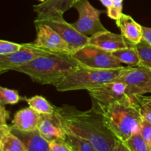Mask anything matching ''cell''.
I'll list each match as a JSON object with an SVG mask.
<instances>
[{"mask_svg": "<svg viewBox=\"0 0 151 151\" xmlns=\"http://www.w3.org/2000/svg\"><path fill=\"white\" fill-rule=\"evenodd\" d=\"M55 113L66 132L86 140L98 151H113L116 138L106 126L103 114L67 104L55 106Z\"/></svg>", "mask_w": 151, "mask_h": 151, "instance_id": "cell-1", "label": "cell"}, {"mask_svg": "<svg viewBox=\"0 0 151 151\" xmlns=\"http://www.w3.org/2000/svg\"><path fill=\"white\" fill-rule=\"evenodd\" d=\"M81 67L72 54L50 53L39 56L13 71L25 74L37 83L55 86L65 77Z\"/></svg>", "mask_w": 151, "mask_h": 151, "instance_id": "cell-2", "label": "cell"}, {"mask_svg": "<svg viewBox=\"0 0 151 151\" xmlns=\"http://www.w3.org/2000/svg\"><path fill=\"white\" fill-rule=\"evenodd\" d=\"M103 116L106 126L120 141L140 133L143 119L136 103L127 94L108 106Z\"/></svg>", "mask_w": 151, "mask_h": 151, "instance_id": "cell-3", "label": "cell"}, {"mask_svg": "<svg viewBox=\"0 0 151 151\" xmlns=\"http://www.w3.org/2000/svg\"><path fill=\"white\" fill-rule=\"evenodd\" d=\"M129 66L115 69H97L81 67L65 77L55 87L58 91L88 90L114 81Z\"/></svg>", "mask_w": 151, "mask_h": 151, "instance_id": "cell-4", "label": "cell"}, {"mask_svg": "<svg viewBox=\"0 0 151 151\" xmlns=\"http://www.w3.org/2000/svg\"><path fill=\"white\" fill-rule=\"evenodd\" d=\"M63 16V13L57 11L38 13L34 23L44 24L55 30L68 43L72 54L88 44L89 37L78 32L72 24L65 20Z\"/></svg>", "mask_w": 151, "mask_h": 151, "instance_id": "cell-5", "label": "cell"}, {"mask_svg": "<svg viewBox=\"0 0 151 151\" xmlns=\"http://www.w3.org/2000/svg\"><path fill=\"white\" fill-rule=\"evenodd\" d=\"M72 55L83 67L97 69H115L128 66H124L123 63H121L111 52L89 44H87Z\"/></svg>", "mask_w": 151, "mask_h": 151, "instance_id": "cell-6", "label": "cell"}, {"mask_svg": "<svg viewBox=\"0 0 151 151\" xmlns=\"http://www.w3.org/2000/svg\"><path fill=\"white\" fill-rule=\"evenodd\" d=\"M73 7L78 10L79 18L72 24L81 34L91 37L98 32L107 30L100 19L103 11L93 7L88 0H79L74 4Z\"/></svg>", "mask_w": 151, "mask_h": 151, "instance_id": "cell-7", "label": "cell"}, {"mask_svg": "<svg viewBox=\"0 0 151 151\" xmlns=\"http://www.w3.org/2000/svg\"><path fill=\"white\" fill-rule=\"evenodd\" d=\"M91 99V109L103 114L108 106L126 95V86L120 81H111L87 90Z\"/></svg>", "mask_w": 151, "mask_h": 151, "instance_id": "cell-8", "label": "cell"}, {"mask_svg": "<svg viewBox=\"0 0 151 151\" xmlns=\"http://www.w3.org/2000/svg\"><path fill=\"white\" fill-rule=\"evenodd\" d=\"M113 81L125 83L129 97L151 93V69L143 66H129Z\"/></svg>", "mask_w": 151, "mask_h": 151, "instance_id": "cell-9", "label": "cell"}, {"mask_svg": "<svg viewBox=\"0 0 151 151\" xmlns=\"http://www.w3.org/2000/svg\"><path fill=\"white\" fill-rule=\"evenodd\" d=\"M36 38L32 42L35 47L53 53L72 54L68 43L50 26L41 23H35Z\"/></svg>", "mask_w": 151, "mask_h": 151, "instance_id": "cell-10", "label": "cell"}, {"mask_svg": "<svg viewBox=\"0 0 151 151\" xmlns=\"http://www.w3.org/2000/svg\"><path fill=\"white\" fill-rule=\"evenodd\" d=\"M50 53L53 52L38 48L32 43L23 44V47L19 51L10 55H0V72L3 73L7 71H13L16 68L27 64L39 56Z\"/></svg>", "mask_w": 151, "mask_h": 151, "instance_id": "cell-11", "label": "cell"}, {"mask_svg": "<svg viewBox=\"0 0 151 151\" xmlns=\"http://www.w3.org/2000/svg\"><path fill=\"white\" fill-rule=\"evenodd\" d=\"M38 130L49 142L55 140L65 141L66 139V132L55 113L41 114Z\"/></svg>", "mask_w": 151, "mask_h": 151, "instance_id": "cell-12", "label": "cell"}, {"mask_svg": "<svg viewBox=\"0 0 151 151\" xmlns=\"http://www.w3.org/2000/svg\"><path fill=\"white\" fill-rule=\"evenodd\" d=\"M88 44L102 49L105 51L113 52L116 50L127 48L131 44L125 39L122 34L114 33L106 30L89 37Z\"/></svg>", "mask_w": 151, "mask_h": 151, "instance_id": "cell-13", "label": "cell"}, {"mask_svg": "<svg viewBox=\"0 0 151 151\" xmlns=\"http://www.w3.org/2000/svg\"><path fill=\"white\" fill-rule=\"evenodd\" d=\"M116 26L127 41L137 45L143 39L142 26L137 23L131 16L122 13L116 21Z\"/></svg>", "mask_w": 151, "mask_h": 151, "instance_id": "cell-14", "label": "cell"}, {"mask_svg": "<svg viewBox=\"0 0 151 151\" xmlns=\"http://www.w3.org/2000/svg\"><path fill=\"white\" fill-rule=\"evenodd\" d=\"M41 114L30 107L24 108L14 115L10 126L22 131H32L38 129Z\"/></svg>", "mask_w": 151, "mask_h": 151, "instance_id": "cell-15", "label": "cell"}, {"mask_svg": "<svg viewBox=\"0 0 151 151\" xmlns=\"http://www.w3.org/2000/svg\"><path fill=\"white\" fill-rule=\"evenodd\" d=\"M10 128L12 132L23 142L27 151H50V142L41 135L38 129L22 131L11 126Z\"/></svg>", "mask_w": 151, "mask_h": 151, "instance_id": "cell-16", "label": "cell"}, {"mask_svg": "<svg viewBox=\"0 0 151 151\" xmlns=\"http://www.w3.org/2000/svg\"><path fill=\"white\" fill-rule=\"evenodd\" d=\"M0 151H27L23 142L8 125H0Z\"/></svg>", "mask_w": 151, "mask_h": 151, "instance_id": "cell-17", "label": "cell"}, {"mask_svg": "<svg viewBox=\"0 0 151 151\" xmlns=\"http://www.w3.org/2000/svg\"><path fill=\"white\" fill-rule=\"evenodd\" d=\"M119 61L128 66H137L141 63V58L136 45L131 44L128 47L111 52Z\"/></svg>", "mask_w": 151, "mask_h": 151, "instance_id": "cell-18", "label": "cell"}, {"mask_svg": "<svg viewBox=\"0 0 151 151\" xmlns=\"http://www.w3.org/2000/svg\"><path fill=\"white\" fill-rule=\"evenodd\" d=\"M29 107L34 109L41 114H52L55 111V106L50 104V102L42 96L35 95L25 100Z\"/></svg>", "mask_w": 151, "mask_h": 151, "instance_id": "cell-19", "label": "cell"}, {"mask_svg": "<svg viewBox=\"0 0 151 151\" xmlns=\"http://www.w3.org/2000/svg\"><path fill=\"white\" fill-rule=\"evenodd\" d=\"M131 97L138 107L142 119L151 123V96L137 94Z\"/></svg>", "mask_w": 151, "mask_h": 151, "instance_id": "cell-20", "label": "cell"}, {"mask_svg": "<svg viewBox=\"0 0 151 151\" xmlns=\"http://www.w3.org/2000/svg\"><path fill=\"white\" fill-rule=\"evenodd\" d=\"M65 142L74 151H98L88 141L67 132Z\"/></svg>", "mask_w": 151, "mask_h": 151, "instance_id": "cell-21", "label": "cell"}, {"mask_svg": "<svg viewBox=\"0 0 151 151\" xmlns=\"http://www.w3.org/2000/svg\"><path fill=\"white\" fill-rule=\"evenodd\" d=\"M123 142L131 151H151L150 146L145 141L139 133L134 134Z\"/></svg>", "mask_w": 151, "mask_h": 151, "instance_id": "cell-22", "label": "cell"}, {"mask_svg": "<svg viewBox=\"0 0 151 151\" xmlns=\"http://www.w3.org/2000/svg\"><path fill=\"white\" fill-rule=\"evenodd\" d=\"M24 98L20 97L17 91L10 88L0 87V105H14L23 100Z\"/></svg>", "mask_w": 151, "mask_h": 151, "instance_id": "cell-23", "label": "cell"}, {"mask_svg": "<svg viewBox=\"0 0 151 151\" xmlns=\"http://www.w3.org/2000/svg\"><path fill=\"white\" fill-rule=\"evenodd\" d=\"M141 58L140 66H143L151 69V46L144 39L136 45Z\"/></svg>", "mask_w": 151, "mask_h": 151, "instance_id": "cell-24", "label": "cell"}, {"mask_svg": "<svg viewBox=\"0 0 151 151\" xmlns=\"http://www.w3.org/2000/svg\"><path fill=\"white\" fill-rule=\"evenodd\" d=\"M79 0H46L45 5L47 8L51 10H58L64 13Z\"/></svg>", "mask_w": 151, "mask_h": 151, "instance_id": "cell-25", "label": "cell"}, {"mask_svg": "<svg viewBox=\"0 0 151 151\" xmlns=\"http://www.w3.org/2000/svg\"><path fill=\"white\" fill-rule=\"evenodd\" d=\"M23 47V44L11 42V41L0 40V55H6L19 51Z\"/></svg>", "mask_w": 151, "mask_h": 151, "instance_id": "cell-26", "label": "cell"}, {"mask_svg": "<svg viewBox=\"0 0 151 151\" xmlns=\"http://www.w3.org/2000/svg\"><path fill=\"white\" fill-rule=\"evenodd\" d=\"M114 5L111 8L107 10V15L109 18L117 20L122 14V2L123 0H112Z\"/></svg>", "mask_w": 151, "mask_h": 151, "instance_id": "cell-27", "label": "cell"}, {"mask_svg": "<svg viewBox=\"0 0 151 151\" xmlns=\"http://www.w3.org/2000/svg\"><path fill=\"white\" fill-rule=\"evenodd\" d=\"M140 134L144 139L145 141L151 147V123L147 121L142 119L140 128Z\"/></svg>", "mask_w": 151, "mask_h": 151, "instance_id": "cell-28", "label": "cell"}, {"mask_svg": "<svg viewBox=\"0 0 151 151\" xmlns=\"http://www.w3.org/2000/svg\"><path fill=\"white\" fill-rule=\"evenodd\" d=\"M50 151H74L65 141L55 140L50 142Z\"/></svg>", "mask_w": 151, "mask_h": 151, "instance_id": "cell-29", "label": "cell"}, {"mask_svg": "<svg viewBox=\"0 0 151 151\" xmlns=\"http://www.w3.org/2000/svg\"><path fill=\"white\" fill-rule=\"evenodd\" d=\"M0 106V125H7V120L10 117V114L8 111L6 110L4 106Z\"/></svg>", "mask_w": 151, "mask_h": 151, "instance_id": "cell-30", "label": "cell"}, {"mask_svg": "<svg viewBox=\"0 0 151 151\" xmlns=\"http://www.w3.org/2000/svg\"><path fill=\"white\" fill-rule=\"evenodd\" d=\"M113 151H131L128 149V147L124 144L123 142L116 139L115 142L114 146Z\"/></svg>", "mask_w": 151, "mask_h": 151, "instance_id": "cell-31", "label": "cell"}, {"mask_svg": "<svg viewBox=\"0 0 151 151\" xmlns=\"http://www.w3.org/2000/svg\"><path fill=\"white\" fill-rule=\"evenodd\" d=\"M143 39L151 46V27H143Z\"/></svg>", "mask_w": 151, "mask_h": 151, "instance_id": "cell-32", "label": "cell"}, {"mask_svg": "<svg viewBox=\"0 0 151 151\" xmlns=\"http://www.w3.org/2000/svg\"><path fill=\"white\" fill-rule=\"evenodd\" d=\"M100 1L107 8V10L111 8L114 5V2L112 0H100Z\"/></svg>", "mask_w": 151, "mask_h": 151, "instance_id": "cell-33", "label": "cell"}, {"mask_svg": "<svg viewBox=\"0 0 151 151\" xmlns=\"http://www.w3.org/2000/svg\"><path fill=\"white\" fill-rule=\"evenodd\" d=\"M38 1H41V2H44V1H46V0H38Z\"/></svg>", "mask_w": 151, "mask_h": 151, "instance_id": "cell-34", "label": "cell"}]
</instances>
